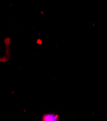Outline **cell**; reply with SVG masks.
<instances>
[{
  "mask_svg": "<svg viewBox=\"0 0 107 121\" xmlns=\"http://www.w3.org/2000/svg\"><path fill=\"white\" fill-rule=\"evenodd\" d=\"M58 116L53 114H44L43 118V121H57Z\"/></svg>",
  "mask_w": 107,
  "mask_h": 121,
  "instance_id": "6da1fadb",
  "label": "cell"
}]
</instances>
